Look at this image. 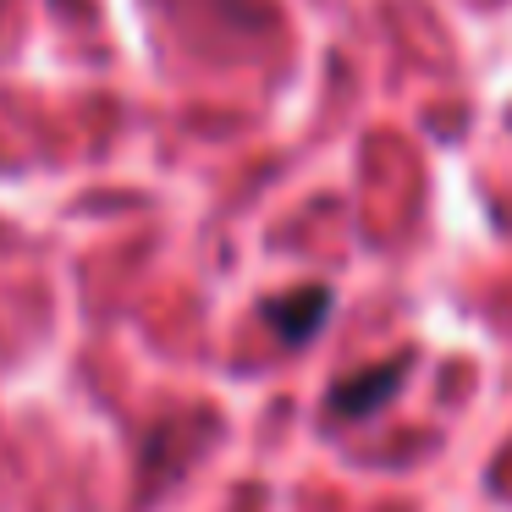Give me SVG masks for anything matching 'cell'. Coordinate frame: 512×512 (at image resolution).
<instances>
[{
	"mask_svg": "<svg viewBox=\"0 0 512 512\" xmlns=\"http://www.w3.org/2000/svg\"><path fill=\"white\" fill-rule=\"evenodd\" d=\"M325 303H331V292L303 287V292H292V298L270 303V320L281 325V336H287V342H309V336H314V325L325 320Z\"/></svg>",
	"mask_w": 512,
	"mask_h": 512,
	"instance_id": "cell-2",
	"label": "cell"
},
{
	"mask_svg": "<svg viewBox=\"0 0 512 512\" xmlns=\"http://www.w3.org/2000/svg\"><path fill=\"white\" fill-rule=\"evenodd\" d=\"M408 375V358H391V364L380 369H364V375H347L342 386L331 391V413H342V419H358V413H375L380 402L397 391V380Z\"/></svg>",
	"mask_w": 512,
	"mask_h": 512,
	"instance_id": "cell-1",
	"label": "cell"
}]
</instances>
